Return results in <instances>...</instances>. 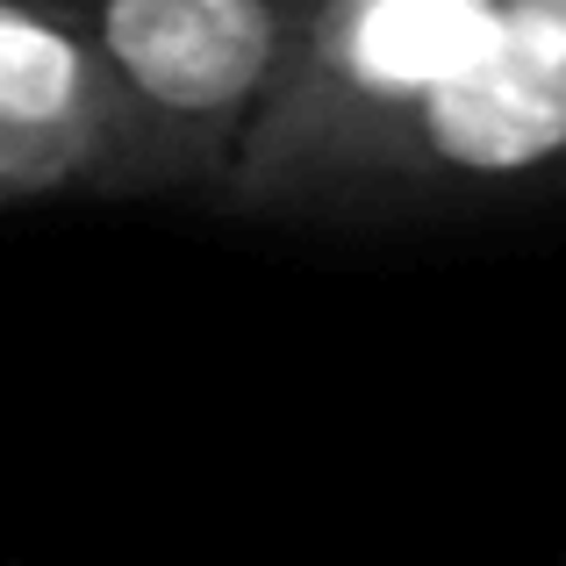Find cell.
Instances as JSON below:
<instances>
[{
	"label": "cell",
	"instance_id": "cell-1",
	"mask_svg": "<svg viewBox=\"0 0 566 566\" xmlns=\"http://www.w3.org/2000/svg\"><path fill=\"white\" fill-rule=\"evenodd\" d=\"M502 0H308V22L259 108L222 216L345 222L352 193L481 51Z\"/></svg>",
	"mask_w": 566,
	"mask_h": 566
},
{
	"label": "cell",
	"instance_id": "cell-2",
	"mask_svg": "<svg viewBox=\"0 0 566 566\" xmlns=\"http://www.w3.org/2000/svg\"><path fill=\"white\" fill-rule=\"evenodd\" d=\"M86 36L123 94L151 193L222 201L273 101L308 0H43Z\"/></svg>",
	"mask_w": 566,
	"mask_h": 566
},
{
	"label": "cell",
	"instance_id": "cell-3",
	"mask_svg": "<svg viewBox=\"0 0 566 566\" xmlns=\"http://www.w3.org/2000/svg\"><path fill=\"white\" fill-rule=\"evenodd\" d=\"M566 193V0H502L481 51L352 193L345 222H438Z\"/></svg>",
	"mask_w": 566,
	"mask_h": 566
},
{
	"label": "cell",
	"instance_id": "cell-4",
	"mask_svg": "<svg viewBox=\"0 0 566 566\" xmlns=\"http://www.w3.org/2000/svg\"><path fill=\"white\" fill-rule=\"evenodd\" d=\"M151 193L123 94L43 0H0V208Z\"/></svg>",
	"mask_w": 566,
	"mask_h": 566
}]
</instances>
